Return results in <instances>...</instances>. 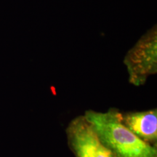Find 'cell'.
Listing matches in <instances>:
<instances>
[{
	"mask_svg": "<svg viewBox=\"0 0 157 157\" xmlns=\"http://www.w3.org/2000/svg\"><path fill=\"white\" fill-rule=\"evenodd\" d=\"M100 140L114 157H157L156 146L141 140L122 123L121 111L88 110L84 115Z\"/></svg>",
	"mask_w": 157,
	"mask_h": 157,
	"instance_id": "1",
	"label": "cell"
},
{
	"mask_svg": "<svg viewBox=\"0 0 157 157\" xmlns=\"http://www.w3.org/2000/svg\"><path fill=\"white\" fill-rule=\"evenodd\" d=\"M129 81L135 86L145 84L148 76L157 72L156 25L147 31L124 57Z\"/></svg>",
	"mask_w": 157,
	"mask_h": 157,
	"instance_id": "2",
	"label": "cell"
},
{
	"mask_svg": "<svg viewBox=\"0 0 157 157\" xmlns=\"http://www.w3.org/2000/svg\"><path fill=\"white\" fill-rule=\"evenodd\" d=\"M68 146L76 157H97L98 135L84 116L73 119L66 129Z\"/></svg>",
	"mask_w": 157,
	"mask_h": 157,
	"instance_id": "3",
	"label": "cell"
},
{
	"mask_svg": "<svg viewBox=\"0 0 157 157\" xmlns=\"http://www.w3.org/2000/svg\"><path fill=\"white\" fill-rule=\"evenodd\" d=\"M121 119L124 124L141 140L156 146V109L140 112H121Z\"/></svg>",
	"mask_w": 157,
	"mask_h": 157,
	"instance_id": "4",
	"label": "cell"
}]
</instances>
